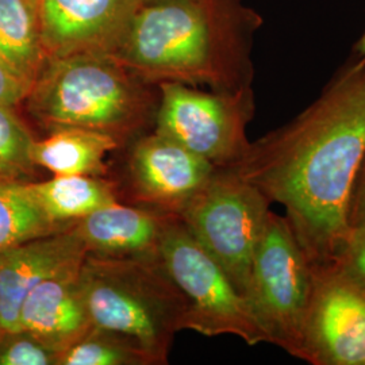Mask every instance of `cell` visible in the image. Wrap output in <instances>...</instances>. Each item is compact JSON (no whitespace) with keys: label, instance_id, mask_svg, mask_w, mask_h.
Segmentation results:
<instances>
[{"label":"cell","instance_id":"6da1fadb","mask_svg":"<svg viewBox=\"0 0 365 365\" xmlns=\"http://www.w3.org/2000/svg\"><path fill=\"white\" fill-rule=\"evenodd\" d=\"M364 152L365 63L356 60L298 117L250 143L230 170L284 207L312 267H327L348 237L346 206Z\"/></svg>","mask_w":365,"mask_h":365},{"label":"cell","instance_id":"7a4b0ae2","mask_svg":"<svg viewBox=\"0 0 365 365\" xmlns=\"http://www.w3.org/2000/svg\"><path fill=\"white\" fill-rule=\"evenodd\" d=\"M259 19L238 0H153L107 53L144 81L250 88L249 37Z\"/></svg>","mask_w":365,"mask_h":365},{"label":"cell","instance_id":"3957f363","mask_svg":"<svg viewBox=\"0 0 365 365\" xmlns=\"http://www.w3.org/2000/svg\"><path fill=\"white\" fill-rule=\"evenodd\" d=\"M144 83L107 53H73L46 60L25 102L48 130L99 131L122 145L150 119Z\"/></svg>","mask_w":365,"mask_h":365},{"label":"cell","instance_id":"277c9868","mask_svg":"<svg viewBox=\"0 0 365 365\" xmlns=\"http://www.w3.org/2000/svg\"><path fill=\"white\" fill-rule=\"evenodd\" d=\"M80 284L92 327L135 341L155 365L168 364L176 333L184 330L187 302L158 256L87 253Z\"/></svg>","mask_w":365,"mask_h":365},{"label":"cell","instance_id":"5b68a950","mask_svg":"<svg viewBox=\"0 0 365 365\" xmlns=\"http://www.w3.org/2000/svg\"><path fill=\"white\" fill-rule=\"evenodd\" d=\"M269 206V200L235 170L217 168L179 215L248 302L252 264L271 214Z\"/></svg>","mask_w":365,"mask_h":365},{"label":"cell","instance_id":"8992f818","mask_svg":"<svg viewBox=\"0 0 365 365\" xmlns=\"http://www.w3.org/2000/svg\"><path fill=\"white\" fill-rule=\"evenodd\" d=\"M158 253L187 302L184 330L207 337L232 334L252 346L271 344L248 300L178 217L165 223Z\"/></svg>","mask_w":365,"mask_h":365},{"label":"cell","instance_id":"52a82bcc","mask_svg":"<svg viewBox=\"0 0 365 365\" xmlns=\"http://www.w3.org/2000/svg\"><path fill=\"white\" fill-rule=\"evenodd\" d=\"M313 267L286 217L271 211L256 249L249 302L271 344L300 359Z\"/></svg>","mask_w":365,"mask_h":365},{"label":"cell","instance_id":"ba28073f","mask_svg":"<svg viewBox=\"0 0 365 365\" xmlns=\"http://www.w3.org/2000/svg\"><path fill=\"white\" fill-rule=\"evenodd\" d=\"M156 131L215 168H232L248 152L247 126L255 105L250 88L206 92L182 83H160Z\"/></svg>","mask_w":365,"mask_h":365},{"label":"cell","instance_id":"9c48e42d","mask_svg":"<svg viewBox=\"0 0 365 365\" xmlns=\"http://www.w3.org/2000/svg\"><path fill=\"white\" fill-rule=\"evenodd\" d=\"M300 360L313 365H365V289L331 265L313 267Z\"/></svg>","mask_w":365,"mask_h":365},{"label":"cell","instance_id":"30bf717a","mask_svg":"<svg viewBox=\"0 0 365 365\" xmlns=\"http://www.w3.org/2000/svg\"><path fill=\"white\" fill-rule=\"evenodd\" d=\"M215 170L207 160L157 131L134 141L128 157V182L135 200L178 218Z\"/></svg>","mask_w":365,"mask_h":365},{"label":"cell","instance_id":"8fae6325","mask_svg":"<svg viewBox=\"0 0 365 365\" xmlns=\"http://www.w3.org/2000/svg\"><path fill=\"white\" fill-rule=\"evenodd\" d=\"M143 0H39L42 45L49 57L108 53Z\"/></svg>","mask_w":365,"mask_h":365},{"label":"cell","instance_id":"7c38bea8","mask_svg":"<svg viewBox=\"0 0 365 365\" xmlns=\"http://www.w3.org/2000/svg\"><path fill=\"white\" fill-rule=\"evenodd\" d=\"M86 255L72 227L0 250V327L18 330L27 295L43 280L81 265Z\"/></svg>","mask_w":365,"mask_h":365},{"label":"cell","instance_id":"4fadbf2b","mask_svg":"<svg viewBox=\"0 0 365 365\" xmlns=\"http://www.w3.org/2000/svg\"><path fill=\"white\" fill-rule=\"evenodd\" d=\"M80 267L39 283L27 295L19 312L18 330L30 333L57 356L86 336L92 327L80 284Z\"/></svg>","mask_w":365,"mask_h":365},{"label":"cell","instance_id":"5bb4252c","mask_svg":"<svg viewBox=\"0 0 365 365\" xmlns=\"http://www.w3.org/2000/svg\"><path fill=\"white\" fill-rule=\"evenodd\" d=\"M172 215L119 202L78 220L73 232L87 253L106 256H158L163 230Z\"/></svg>","mask_w":365,"mask_h":365},{"label":"cell","instance_id":"9a60e30c","mask_svg":"<svg viewBox=\"0 0 365 365\" xmlns=\"http://www.w3.org/2000/svg\"><path fill=\"white\" fill-rule=\"evenodd\" d=\"M119 146L118 140L105 133L66 128L51 131L45 140H36L31 158L54 176H105L106 156Z\"/></svg>","mask_w":365,"mask_h":365},{"label":"cell","instance_id":"2e32d148","mask_svg":"<svg viewBox=\"0 0 365 365\" xmlns=\"http://www.w3.org/2000/svg\"><path fill=\"white\" fill-rule=\"evenodd\" d=\"M26 185L42 211L60 223H75L95 210L119 202L117 184L103 176H54Z\"/></svg>","mask_w":365,"mask_h":365},{"label":"cell","instance_id":"e0dca14e","mask_svg":"<svg viewBox=\"0 0 365 365\" xmlns=\"http://www.w3.org/2000/svg\"><path fill=\"white\" fill-rule=\"evenodd\" d=\"M0 57L30 83L48 56L42 45L39 0H0Z\"/></svg>","mask_w":365,"mask_h":365},{"label":"cell","instance_id":"ac0fdd59","mask_svg":"<svg viewBox=\"0 0 365 365\" xmlns=\"http://www.w3.org/2000/svg\"><path fill=\"white\" fill-rule=\"evenodd\" d=\"M75 223L52 221L30 195L26 182L0 175V250L64 232Z\"/></svg>","mask_w":365,"mask_h":365},{"label":"cell","instance_id":"d6986e66","mask_svg":"<svg viewBox=\"0 0 365 365\" xmlns=\"http://www.w3.org/2000/svg\"><path fill=\"white\" fill-rule=\"evenodd\" d=\"M57 365H155L133 339L102 327H92L86 336L58 353Z\"/></svg>","mask_w":365,"mask_h":365},{"label":"cell","instance_id":"ffe728a7","mask_svg":"<svg viewBox=\"0 0 365 365\" xmlns=\"http://www.w3.org/2000/svg\"><path fill=\"white\" fill-rule=\"evenodd\" d=\"M14 108L0 105V175L26 182L37 168L31 158L36 140Z\"/></svg>","mask_w":365,"mask_h":365},{"label":"cell","instance_id":"44dd1931","mask_svg":"<svg viewBox=\"0 0 365 365\" xmlns=\"http://www.w3.org/2000/svg\"><path fill=\"white\" fill-rule=\"evenodd\" d=\"M0 365H57V353L25 330H1Z\"/></svg>","mask_w":365,"mask_h":365},{"label":"cell","instance_id":"7402d4cb","mask_svg":"<svg viewBox=\"0 0 365 365\" xmlns=\"http://www.w3.org/2000/svg\"><path fill=\"white\" fill-rule=\"evenodd\" d=\"M331 267L365 289V232L348 235Z\"/></svg>","mask_w":365,"mask_h":365},{"label":"cell","instance_id":"603a6c76","mask_svg":"<svg viewBox=\"0 0 365 365\" xmlns=\"http://www.w3.org/2000/svg\"><path fill=\"white\" fill-rule=\"evenodd\" d=\"M345 221L348 235L365 232V152L353 179Z\"/></svg>","mask_w":365,"mask_h":365},{"label":"cell","instance_id":"cb8c5ba5","mask_svg":"<svg viewBox=\"0 0 365 365\" xmlns=\"http://www.w3.org/2000/svg\"><path fill=\"white\" fill-rule=\"evenodd\" d=\"M33 83L21 76L0 57V105L15 106L25 102Z\"/></svg>","mask_w":365,"mask_h":365},{"label":"cell","instance_id":"d4e9b609","mask_svg":"<svg viewBox=\"0 0 365 365\" xmlns=\"http://www.w3.org/2000/svg\"><path fill=\"white\" fill-rule=\"evenodd\" d=\"M354 53H356V60L365 63V31L360 39L357 41V43L354 46Z\"/></svg>","mask_w":365,"mask_h":365},{"label":"cell","instance_id":"484cf974","mask_svg":"<svg viewBox=\"0 0 365 365\" xmlns=\"http://www.w3.org/2000/svg\"><path fill=\"white\" fill-rule=\"evenodd\" d=\"M143 1L145 3V1H153V0H143Z\"/></svg>","mask_w":365,"mask_h":365},{"label":"cell","instance_id":"4316f807","mask_svg":"<svg viewBox=\"0 0 365 365\" xmlns=\"http://www.w3.org/2000/svg\"><path fill=\"white\" fill-rule=\"evenodd\" d=\"M1 330H3V329H1V327H0V331H1Z\"/></svg>","mask_w":365,"mask_h":365}]
</instances>
